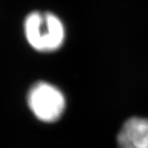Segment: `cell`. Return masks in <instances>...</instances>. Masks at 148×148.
I'll use <instances>...</instances> for the list:
<instances>
[{
  "mask_svg": "<svg viewBox=\"0 0 148 148\" xmlns=\"http://www.w3.org/2000/svg\"><path fill=\"white\" fill-rule=\"evenodd\" d=\"M24 33L29 44L40 52L59 49L64 40V27L57 16L48 12H33L24 21Z\"/></svg>",
  "mask_w": 148,
  "mask_h": 148,
  "instance_id": "obj_1",
  "label": "cell"
},
{
  "mask_svg": "<svg viewBox=\"0 0 148 148\" xmlns=\"http://www.w3.org/2000/svg\"><path fill=\"white\" fill-rule=\"evenodd\" d=\"M28 105L38 119L43 122H54L63 114L66 99L63 92L49 83L38 82L30 88Z\"/></svg>",
  "mask_w": 148,
  "mask_h": 148,
  "instance_id": "obj_2",
  "label": "cell"
},
{
  "mask_svg": "<svg viewBox=\"0 0 148 148\" xmlns=\"http://www.w3.org/2000/svg\"><path fill=\"white\" fill-rule=\"evenodd\" d=\"M119 148H148V118L132 117L117 136Z\"/></svg>",
  "mask_w": 148,
  "mask_h": 148,
  "instance_id": "obj_3",
  "label": "cell"
}]
</instances>
